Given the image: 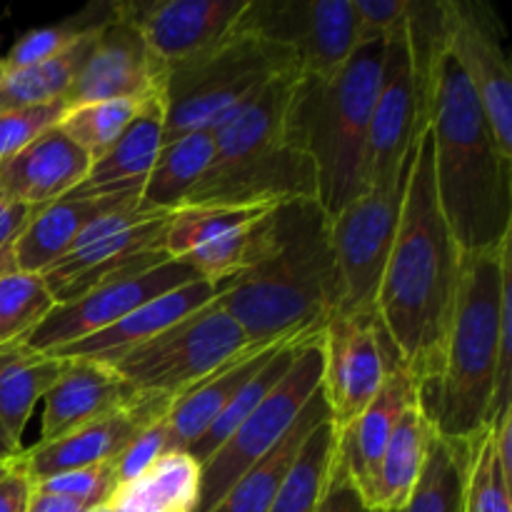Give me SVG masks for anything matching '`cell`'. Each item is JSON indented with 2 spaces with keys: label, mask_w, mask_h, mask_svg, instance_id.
Segmentation results:
<instances>
[{
  "label": "cell",
  "mask_w": 512,
  "mask_h": 512,
  "mask_svg": "<svg viewBox=\"0 0 512 512\" xmlns=\"http://www.w3.org/2000/svg\"><path fill=\"white\" fill-rule=\"evenodd\" d=\"M170 403L173 398H165V395L140 393L125 408L113 410L105 418L93 420L53 443H35L33 448H25L15 463L30 480L113 463L145 430L165 418Z\"/></svg>",
  "instance_id": "e0dca14e"
},
{
  "label": "cell",
  "mask_w": 512,
  "mask_h": 512,
  "mask_svg": "<svg viewBox=\"0 0 512 512\" xmlns=\"http://www.w3.org/2000/svg\"><path fill=\"white\" fill-rule=\"evenodd\" d=\"M98 28L85 33L73 48H68L63 55H58V58L30 65V68L8 70V75H5L3 83H0V110L30 108V105H45L65 100L75 75L83 68L85 58H88L90 48H93Z\"/></svg>",
  "instance_id": "4dcf8cb0"
},
{
  "label": "cell",
  "mask_w": 512,
  "mask_h": 512,
  "mask_svg": "<svg viewBox=\"0 0 512 512\" xmlns=\"http://www.w3.org/2000/svg\"><path fill=\"white\" fill-rule=\"evenodd\" d=\"M355 13L358 45L370 40H385L405 23L410 0H350Z\"/></svg>",
  "instance_id": "60d3db41"
},
{
  "label": "cell",
  "mask_w": 512,
  "mask_h": 512,
  "mask_svg": "<svg viewBox=\"0 0 512 512\" xmlns=\"http://www.w3.org/2000/svg\"><path fill=\"white\" fill-rule=\"evenodd\" d=\"M103 8H90L85 10L83 15H75V18H68L65 23L60 25H48V28H35L28 30L25 35H20L18 40L13 43V48L8 50L5 55V65L8 70H20V68H30V65L45 63L50 58H58L63 55L65 50L73 48L85 33H90L93 28H98L105 18L110 15V5L108 13L100 15Z\"/></svg>",
  "instance_id": "8d00e7d4"
},
{
  "label": "cell",
  "mask_w": 512,
  "mask_h": 512,
  "mask_svg": "<svg viewBox=\"0 0 512 512\" xmlns=\"http://www.w3.org/2000/svg\"><path fill=\"white\" fill-rule=\"evenodd\" d=\"M5 75H8V65H5V60L0 58V83H3Z\"/></svg>",
  "instance_id": "c3c4849f"
},
{
  "label": "cell",
  "mask_w": 512,
  "mask_h": 512,
  "mask_svg": "<svg viewBox=\"0 0 512 512\" xmlns=\"http://www.w3.org/2000/svg\"><path fill=\"white\" fill-rule=\"evenodd\" d=\"M213 153L215 143L210 130L188 133L173 143H165L140 190L138 208L160 210V213L183 208L188 195L208 170Z\"/></svg>",
  "instance_id": "f1b7e54d"
},
{
  "label": "cell",
  "mask_w": 512,
  "mask_h": 512,
  "mask_svg": "<svg viewBox=\"0 0 512 512\" xmlns=\"http://www.w3.org/2000/svg\"><path fill=\"white\" fill-rule=\"evenodd\" d=\"M90 170V158L55 125L0 163V190L33 208L73 193Z\"/></svg>",
  "instance_id": "603a6c76"
},
{
  "label": "cell",
  "mask_w": 512,
  "mask_h": 512,
  "mask_svg": "<svg viewBox=\"0 0 512 512\" xmlns=\"http://www.w3.org/2000/svg\"><path fill=\"white\" fill-rule=\"evenodd\" d=\"M238 278V275H235ZM235 278L225 280H193L188 285H180V288L168 290V293L158 295V298L148 300L145 305L135 308L133 313L125 315L123 320H118L110 328L100 330V333L88 335L83 340H75V343L63 345V348L53 350V358L58 360H93V363L110 365L118 358H123L125 353H130L138 345L148 343L155 335L165 333L168 328H173L175 323H180L183 318H188L195 310L205 308L213 300L223 298L230 288L235 285Z\"/></svg>",
  "instance_id": "d6986e66"
},
{
  "label": "cell",
  "mask_w": 512,
  "mask_h": 512,
  "mask_svg": "<svg viewBox=\"0 0 512 512\" xmlns=\"http://www.w3.org/2000/svg\"><path fill=\"white\" fill-rule=\"evenodd\" d=\"M148 100H100V103L73 105L65 110L58 128L83 150L85 155L98 160L115 140L123 135L130 120Z\"/></svg>",
  "instance_id": "836d02e7"
},
{
  "label": "cell",
  "mask_w": 512,
  "mask_h": 512,
  "mask_svg": "<svg viewBox=\"0 0 512 512\" xmlns=\"http://www.w3.org/2000/svg\"><path fill=\"white\" fill-rule=\"evenodd\" d=\"M383 53L385 40L360 43L335 78L300 75L295 85L288 140L313 163L328 218L368 193V133Z\"/></svg>",
  "instance_id": "5b68a950"
},
{
  "label": "cell",
  "mask_w": 512,
  "mask_h": 512,
  "mask_svg": "<svg viewBox=\"0 0 512 512\" xmlns=\"http://www.w3.org/2000/svg\"><path fill=\"white\" fill-rule=\"evenodd\" d=\"M320 333H323V330H313V333L295 335V338H290L288 343L280 345L278 353H275L273 358H270L268 363H265L263 368H260L258 373H255L253 378H250L248 383L238 390V395L230 400V405L225 408V413L220 415L213 425H210L208 433H205L203 438L193 445V448L185 450V453H188L195 463L203 465L205 460H208L210 455H213L215 450H218L220 445H223L225 440L235 433V430H238V425L243 423V420L248 418V415L253 413V410L258 408L265 398H268L270 390H273L275 385L285 378V373L293 368V363H295V358H298L300 350H303L310 340L318 338Z\"/></svg>",
  "instance_id": "f546056e"
},
{
  "label": "cell",
  "mask_w": 512,
  "mask_h": 512,
  "mask_svg": "<svg viewBox=\"0 0 512 512\" xmlns=\"http://www.w3.org/2000/svg\"><path fill=\"white\" fill-rule=\"evenodd\" d=\"M458 278L460 248L438 203L433 138L425 125L410 148L398 230L375 300L395 355L418 390L438 373Z\"/></svg>",
  "instance_id": "6da1fadb"
},
{
  "label": "cell",
  "mask_w": 512,
  "mask_h": 512,
  "mask_svg": "<svg viewBox=\"0 0 512 512\" xmlns=\"http://www.w3.org/2000/svg\"><path fill=\"white\" fill-rule=\"evenodd\" d=\"M38 210L40 208L13 200L10 195H5L3 190H0V250L13 248V243L20 238V233L28 228V223L33 220V215L38 213Z\"/></svg>",
  "instance_id": "7bdbcfd3"
},
{
  "label": "cell",
  "mask_w": 512,
  "mask_h": 512,
  "mask_svg": "<svg viewBox=\"0 0 512 512\" xmlns=\"http://www.w3.org/2000/svg\"><path fill=\"white\" fill-rule=\"evenodd\" d=\"M303 335V333H300ZM295 335L288 338H280L270 345H258V348H250L245 353H240L238 358L230 360L228 365L213 373L210 378L200 380L198 385L188 388L185 393H180L178 398H173L168 413H165L163 423L168 428L170 435V448L173 453H185L188 448H193L205 433H208L210 425L225 413V408L230 405V400L238 395V390L273 358L280 350V345L288 343Z\"/></svg>",
  "instance_id": "cb8c5ba5"
},
{
  "label": "cell",
  "mask_w": 512,
  "mask_h": 512,
  "mask_svg": "<svg viewBox=\"0 0 512 512\" xmlns=\"http://www.w3.org/2000/svg\"><path fill=\"white\" fill-rule=\"evenodd\" d=\"M30 483H33V490L78 500V503H83L85 508L108 505L110 498L115 495V490H118V478H115L113 463L68 470V473L50 475V478H43V480H30Z\"/></svg>",
  "instance_id": "74e56055"
},
{
  "label": "cell",
  "mask_w": 512,
  "mask_h": 512,
  "mask_svg": "<svg viewBox=\"0 0 512 512\" xmlns=\"http://www.w3.org/2000/svg\"><path fill=\"white\" fill-rule=\"evenodd\" d=\"M328 418V405H325L323 393L318 388V393L310 398V403L305 405V410L298 415L293 428L285 433V438L268 455H263L253 468L245 470L210 512H268L270 503L293 470L308 435Z\"/></svg>",
  "instance_id": "484cf974"
},
{
  "label": "cell",
  "mask_w": 512,
  "mask_h": 512,
  "mask_svg": "<svg viewBox=\"0 0 512 512\" xmlns=\"http://www.w3.org/2000/svg\"><path fill=\"white\" fill-rule=\"evenodd\" d=\"M335 448H338V433L328 418L308 435L268 512H318L333 468Z\"/></svg>",
  "instance_id": "d6a6232c"
},
{
  "label": "cell",
  "mask_w": 512,
  "mask_h": 512,
  "mask_svg": "<svg viewBox=\"0 0 512 512\" xmlns=\"http://www.w3.org/2000/svg\"><path fill=\"white\" fill-rule=\"evenodd\" d=\"M63 368L65 360L35 353L23 343L0 348V423L18 445H23L30 415L43 403Z\"/></svg>",
  "instance_id": "4316f807"
},
{
  "label": "cell",
  "mask_w": 512,
  "mask_h": 512,
  "mask_svg": "<svg viewBox=\"0 0 512 512\" xmlns=\"http://www.w3.org/2000/svg\"><path fill=\"white\" fill-rule=\"evenodd\" d=\"M435 428L425 415L420 398L410 405L398 420L385 448L383 460H380L378 478H375L373 498L368 508L373 512H395L413 493L415 483L420 478V470L425 465L430 440H433Z\"/></svg>",
  "instance_id": "83f0119b"
},
{
  "label": "cell",
  "mask_w": 512,
  "mask_h": 512,
  "mask_svg": "<svg viewBox=\"0 0 512 512\" xmlns=\"http://www.w3.org/2000/svg\"><path fill=\"white\" fill-rule=\"evenodd\" d=\"M8 470H10V465H0V478H3V475L8 473Z\"/></svg>",
  "instance_id": "681fc988"
},
{
  "label": "cell",
  "mask_w": 512,
  "mask_h": 512,
  "mask_svg": "<svg viewBox=\"0 0 512 512\" xmlns=\"http://www.w3.org/2000/svg\"><path fill=\"white\" fill-rule=\"evenodd\" d=\"M510 270L512 235L493 250L460 253L458 293L438 373L418 390L435 433L453 443H468L488 428L498 373L500 295Z\"/></svg>",
  "instance_id": "277c9868"
},
{
  "label": "cell",
  "mask_w": 512,
  "mask_h": 512,
  "mask_svg": "<svg viewBox=\"0 0 512 512\" xmlns=\"http://www.w3.org/2000/svg\"><path fill=\"white\" fill-rule=\"evenodd\" d=\"M30 498H33V483L18 468V463H13L0 478V512H28Z\"/></svg>",
  "instance_id": "ee69618b"
},
{
  "label": "cell",
  "mask_w": 512,
  "mask_h": 512,
  "mask_svg": "<svg viewBox=\"0 0 512 512\" xmlns=\"http://www.w3.org/2000/svg\"><path fill=\"white\" fill-rule=\"evenodd\" d=\"M288 73H300L288 50L235 25L213 50L170 68L163 145L188 133L215 130L265 85Z\"/></svg>",
  "instance_id": "8992f818"
},
{
  "label": "cell",
  "mask_w": 512,
  "mask_h": 512,
  "mask_svg": "<svg viewBox=\"0 0 512 512\" xmlns=\"http://www.w3.org/2000/svg\"><path fill=\"white\" fill-rule=\"evenodd\" d=\"M168 215L130 205L88 225L68 253L40 273L55 305L70 303L85 290L130 270L168 260L170 255L160 248Z\"/></svg>",
  "instance_id": "ba28073f"
},
{
  "label": "cell",
  "mask_w": 512,
  "mask_h": 512,
  "mask_svg": "<svg viewBox=\"0 0 512 512\" xmlns=\"http://www.w3.org/2000/svg\"><path fill=\"white\" fill-rule=\"evenodd\" d=\"M250 348L258 345L248 343L238 320L218 298L125 353L110 368L138 393L178 398Z\"/></svg>",
  "instance_id": "52a82bcc"
},
{
  "label": "cell",
  "mask_w": 512,
  "mask_h": 512,
  "mask_svg": "<svg viewBox=\"0 0 512 512\" xmlns=\"http://www.w3.org/2000/svg\"><path fill=\"white\" fill-rule=\"evenodd\" d=\"M238 28L288 50L305 78H335L358 48L350 0H248Z\"/></svg>",
  "instance_id": "30bf717a"
},
{
  "label": "cell",
  "mask_w": 512,
  "mask_h": 512,
  "mask_svg": "<svg viewBox=\"0 0 512 512\" xmlns=\"http://www.w3.org/2000/svg\"><path fill=\"white\" fill-rule=\"evenodd\" d=\"M428 128L438 203L460 253L498 248L512 235V160L445 40L430 75Z\"/></svg>",
  "instance_id": "7a4b0ae2"
},
{
  "label": "cell",
  "mask_w": 512,
  "mask_h": 512,
  "mask_svg": "<svg viewBox=\"0 0 512 512\" xmlns=\"http://www.w3.org/2000/svg\"><path fill=\"white\" fill-rule=\"evenodd\" d=\"M23 450V445L15 443L8 430L3 428V423H0V465H13L23 455Z\"/></svg>",
  "instance_id": "bcb514c9"
},
{
  "label": "cell",
  "mask_w": 512,
  "mask_h": 512,
  "mask_svg": "<svg viewBox=\"0 0 512 512\" xmlns=\"http://www.w3.org/2000/svg\"><path fill=\"white\" fill-rule=\"evenodd\" d=\"M10 270H15L13 253H10V250H0V275L10 273Z\"/></svg>",
  "instance_id": "7dc6e473"
},
{
  "label": "cell",
  "mask_w": 512,
  "mask_h": 512,
  "mask_svg": "<svg viewBox=\"0 0 512 512\" xmlns=\"http://www.w3.org/2000/svg\"><path fill=\"white\" fill-rule=\"evenodd\" d=\"M465 478L468 443H453L435 433L413 493L395 512H465Z\"/></svg>",
  "instance_id": "1f68e13d"
},
{
  "label": "cell",
  "mask_w": 512,
  "mask_h": 512,
  "mask_svg": "<svg viewBox=\"0 0 512 512\" xmlns=\"http://www.w3.org/2000/svg\"><path fill=\"white\" fill-rule=\"evenodd\" d=\"M403 190L405 180L395 188H370L330 218V248L338 278L335 313H375L380 280L398 230Z\"/></svg>",
  "instance_id": "8fae6325"
},
{
  "label": "cell",
  "mask_w": 512,
  "mask_h": 512,
  "mask_svg": "<svg viewBox=\"0 0 512 512\" xmlns=\"http://www.w3.org/2000/svg\"><path fill=\"white\" fill-rule=\"evenodd\" d=\"M415 400H418V383L403 365H395L373 403L348 428L335 430L338 433L335 458L345 468L365 505L373 498L380 460L393 438L395 425Z\"/></svg>",
  "instance_id": "ffe728a7"
},
{
  "label": "cell",
  "mask_w": 512,
  "mask_h": 512,
  "mask_svg": "<svg viewBox=\"0 0 512 512\" xmlns=\"http://www.w3.org/2000/svg\"><path fill=\"white\" fill-rule=\"evenodd\" d=\"M93 508H85L78 500L63 498V495L53 493H40V490H33V498H30L28 512H88Z\"/></svg>",
  "instance_id": "f6af8a7d"
},
{
  "label": "cell",
  "mask_w": 512,
  "mask_h": 512,
  "mask_svg": "<svg viewBox=\"0 0 512 512\" xmlns=\"http://www.w3.org/2000/svg\"><path fill=\"white\" fill-rule=\"evenodd\" d=\"M53 308V295L38 273L10 270L0 275V348L23 343Z\"/></svg>",
  "instance_id": "e575fe53"
},
{
  "label": "cell",
  "mask_w": 512,
  "mask_h": 512,
  "mask_svg": "<svg viewBox=\"0 0 512 512\" xmlns=\"http://www.w3.org/2000/svg\"><path fill=\"white\" fill-rule=\"evenodd\" d=\"M165 95L150 98L138 110L118 140L90 163L83 183L73 190L80 195H108L123 190H143L145 178L163 148Z\"/></svg>",
  "instance_id": "d4e9b609"
},
{
  "label": "cell",
  "mask_w": 512,
  "mask_h": 512,
  "mask_svg": "<svg viewBox=\"0 0 512 512\" xmlns=\"http://www.w3.org/2000/svg\"><path fill=\"white\" fill-rule=\"evenodd\" d=\"M318 512H373L360 498L355 485L350 483L348 473L338 463V458L333 460V468H330V478L328 485H325L323 498H320Z\"/></svg>",
  "instance_id": "b9f144b4"
},
{
  "label": "cell",
  "mask_w": 512,
  "mask_h": 512,
  "mask_svg": "<svg viewBox=\"0 0 512 512\" xmlns=\"http://www.w3.org/2000/svg\"><path fill=\"white\" fill-rule=\"evenodd\" d=\"M193 280H200V275L195 273L193 265L178 258L130 270V273L85 290L70 303L55 305L45 315L43 323L23 340V345L35 353H53L63 345L110 328L148 300L180 288V285L193 283Z\"/></svg>",
  "instance_id": "4fadbf2b"
},
{
  "label": "cell",
  "mask_w": 512,
  "mask_h": 512,
  "mask_svg": "<svg viewBox=\"0 0 512 512\" xmlns=\"http://www.w3.org/2000/svg\"><path fill=\"white\" fill-rule=\"evenodd\" d=\"M220 305L250 345L323 330L338 308L330 218L318 200L275 205L273 240L263 258L235 278Z\"/></svg>",
  "instance_id": "3957f363"
},
{
  "label": "cell",
  "mask_w": 512,
  "mask_h": 512,
  "mask_svg": "<svg viewBox=\"0 0 512 512\" xmlns=\"http://www.w3.org/2000/svg\"><path fill=\"white\" fill-rule=\"evenodd\" d=\"M320 378H323V353H320L318 335L300 350L293 368L270 390L268 398L200 465V495L195 512L213 510L215 503L233 488L235 480L285 438L310 398L318 393Z\"/></svg>",
  "instance_id": "9c48e42d"
},
{
  "label": "cell",
  "mask_w": 512,
  "mask_h": 512,
  "mask_svg": "<svg viewBox=\"0 0 512 512\" xmlns=\"http://www.w3.org/2000/svg\"><path fill=\"white\" fill-rule=\"evenodd\" d=\"M168 68L198 58L223 43L248 0H128L115 3Z\"/></svg>",
  "instance_id": "ac0fdd59"
},
{
  "label": "cell",
  "mask_w": 512,
  "mask_h": 512,
  "mask_svg": "<svg viewBox=\"0 0 512 512\" xmlns=\"http://www.w3.org/2000/svg\"><path fill=\"white\" fill-rule=\"evenodd\" d=\"M168 75V65L150 50L138 28L123 18L113 3L63 103L73 108L100 100L158 98L165 95Z\"/></svg>",
  "instance_id": "2e32d148"
},
{
  "label": "cell",
  "mask_w": 512,
  "mask_h": 512,
  "mask_svg": "<svg viewBox=\"0 0 512 512\" xmlns=\"http://www.w3.org/2000/svg\"><path fill=\"white\" fill-rule=\"evenodd\" d=\"M408 18L385 38L383 70L368 133V190L395 188L405 180L410 148L425 128Z\"/></svg>",
  "instance_id": "5bb4252c"
},
{
  "label": "cell",
  "mask_w": 512,
  "mask_h": 512,
  "mask_svg": "<svg viewBox=\"0 0 512 512\" xmlns=\"http://www.w3.org/2000/svg\"><path fill=\"white\" fill-rule=\"evenodd\" d=\"M320 353V393L335 430L348 428L373 403L390 370L400 365L378 313L330 315L320 333Z\"/></svg>",
  "instance_id": "7c38bea8"
},
{
  "label": "cell",
  "mask_w": 512,
  "mask_h": 512,
  "mask_svg": "<svg viewBox=\"0 0 512 512\" xmlns=\"http://www.w3.org/2000/svg\"><path fill=\"white\" fill-rule=\"evenodd\" d=\"M168 453H173V448H170L168 428H165L163 420H158V423H155L153 428L145 430V433L140 435V438L135 440V443L130 445L118 460H113L118 488L143 478V475Z\"/></svg>",
  "instance_id": "ab89813d"
},
{
  "label": "cell",
  "mask_w": 512,
  "mask_h": 512,
  "mask_svg": "<svg viewBox=\"0 0 512 512\" xmlns=\"http://www.w3.org/2000/svg\"><path fill=\"white\" fill-rule=\"evenodd\" d=\"M110 365L93 360H65V368L43 398L38 443H53L138 398Z\"/></svg>",
  "instance_id": "44dd1931"
},
{
  "label": "cell",
  "mask_w": 512,
  "mask_h": 512,
  "mask_svg": "<svg viewBox=\"0 0 512 512\" xmlns=\"http://www.w3.org/2000/svg\"><path fill=\"white\" fill-rule=\"evenodd\" d=\"M465 512H512V475L500 465L488 428L468 440Z\"/></svg>",
  "instance_id": "d590c367"
},
{
  "label": "cell",
  "mask_w": 512,
  "mask_h": 512,
  "mask_svg": "<svg viewBox=\"0 0 512 512\" xmlns=\"http://www.w3.org/2000/svg\"><path fill=\"white\" fill-rule=\"evenodd\" d=\"M68 105L63 100L45 105H30V108L0 110V163L25 145L33 143L45 130L55 128L65 115Z\"/></svg>",
  "instance_id": "f35d334b"
},
{
  "label": "cell",
  "mask_w": 512,
  "mask_h": 512,
  "mask_svg": "<svg viewBox=\"0 0 512 512\" xmlns=\"http://www.w3.org/2000/svg\"><path fill=\"white\" fill-rule=\"evenodd\" d=\"M443 40L473 85L500 153L512 160V70L500 43L498 20L485 5L445 0Z\"/></svg>",
  "instance_id": "9a60e30c"
},
{
  "label": "cell",
  "mask_w": 512,
  "mask_h": 512,
  "mask_svg": "<svg viewBox=\"0 0 512 512\" xmlns=\"http://www.w3.org/2000/svg\"><path fill=\"white\" fill-rule=\"evenodd\" d=\"M138 203L140 190H123V193L108 195L70 193L55 203L45 205L33 215L28 228L20 233V238L10 248L15 270L40 275L55 260L68 253L70 245L78 240V235L88 225H93L95 220L113 213V210L130 208V205Z\"/></svg>",
  "instance_id": "7402d4cb"
}]
</instances>
